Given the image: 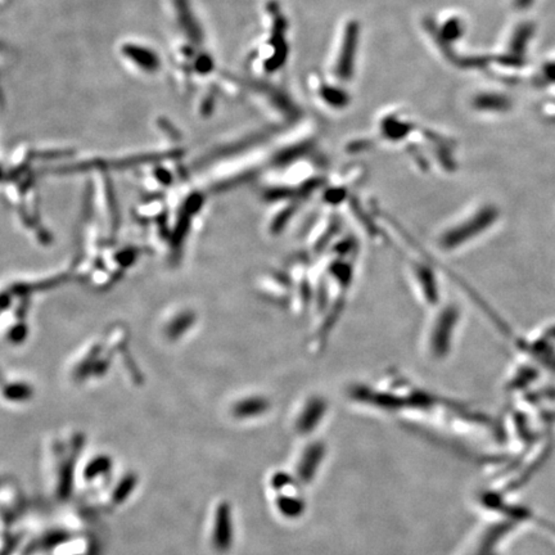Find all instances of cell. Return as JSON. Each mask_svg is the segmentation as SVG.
Returning a JSON list of instances; mask_svg holds the SVG:
<instances>
[{
    "instance_id": "6da1fadb",
    "label": "cell",
    "mask_w": 555,
    "mask_h": 555,
    "mask_svg": "<svg viewBox=\"0 0 555 555\" xmlns=\"http://www.w3.org/2000/svg\"><path fill=\"white\" fill-rule=\"evenodd\" d=\"M495 211L487 204H478V207L468 209L462 217L446 225L437 237L438 247L445 252H454L465 249L472 241L474 242L495 220Z\"/></svg>"
},
{
    "instance_id": "7a4b0ae2",
    "label": "cell",
    "mask_w": 555,
    "mask_h": 555,
    "mask_svg": "<svg viewBox=\"0 0 555 555\" xmlns=\"http://www.w3.org/2000/svg\"><path fill=\"white\" fill-rule=\"evenodd\" d=\"M459 326V310L454 305H446L433 318L428 332L425 334V351L435 360L444 358L450 353L451 343L454 342Z\"/></svg>"
},
{
    "instance_id": "3957f363",
    "label": "cell",
    "mask_w": 555,
    "mask_h": 555,
    "mask_svg": "<svg viewBox=\"0 0 555 555\" xmlns=\"http://www.w3.org/2000/svg\"><path fill=\"white\" fill-rule=\"evenodd\" d=\"M125 58L145 73H156L161 67V59L155 51L138 43H125L120 48Z\"/></svg>"
},
{
    "instance_id": "277c9868",
    "label": "cell",
    "mask_w": 555,
    "mask_h": 555,
    "mask_svg": "<svg viewBox=\"0 0 555 555\" xmlns=\"http://www.w3.org/2000/svg\"><path fill=\"white\" fill-rule=\"evenodd\" d=\"M212 544L219 551H228L233 544V519L229 503H222L215 512Z\"/></svg>"
},
{
    "instance_id": "5b68a950",
    "label": "cell",
    "mask_w": 555,
    "mask_h": 555,
    "mask_svg": "<svg viewBox=\"0 0 555 555\" xmlns=\"http://www.w3.org/2000/svg\"><path fill=\"white\" fill-rule=\"evenodd\" d=\"M175 12H177V24L185 33L188 43L192 46H201L203 41L202 28L197 22L196 16L193 14L188 0H174Z\"/></svg>"
},
{
    "instance_id": "8992f818",
    "label": "cell",
    "mask_w": 555,
    "mask_h": 555,
    "mask_svg": "<svg viewBox=\"0 0 555 555\" xmlns=\"http://www.w3.org/2000/svg\"><path fill=\"white\" fill-rule=\"evenodd\" d=\"M75 457H68L62 463L59 470L58 495L61 499H67L73 489V473H75Z\"/></svg>"
},
{
    "instance_id": "52a82bcc",
    "label": "cell",
    "mask_w": 555,
    "mask_h": 555,
    "mask_svg": "<svg viewBox=\"0 0 555 555\" xmlns=\"http://www.w3.org/2000/svg\"><path fill=\"white\" fill-rule=\"evenodd\" d=\"M268 404L261 399L244 400L233 408V414L238 418H249L259 415L266 409Z\"/></svg>"
},
{
    "instance_id": "ba28073f",
    "label": "cell",
    "mask_w": 555,
    "mask_h": 555,
    "mask_svg": "<svg viewBox=\"0 0 555 555\" xmlns=\"http://www.w3.org/2000/svg\"><path fill=\"white\" fill-rule=\"evenodd\" d=\"M111 468L112 462L110 457H105V455L97 457L86 465L85 470H84V477H85L86 481H92V479L98 478L99 476H103L105 473H108Z\"/></svg>"
},
{
    "instance_id": "9c48e42d",
    "label": "cell",
    "mask_w": 555,
    "mask_h": 555,
    "mask_svg": "<svg viewBox=\"0 0 555 555\" xmlns=\"http://www.w3.org/2000/svg\"><path fill=\"white\" fill-rule=\"evenodd\" d=\"M138 484L137 474L129 473L126 474L120 482H118L116 489L113 491L112 500L116 504L123 503L128 497H130L131 492L135 490Z\"/></svg>"
},
{
    "instance_id": "30bf717a",
    "label": "cell",
    "mask_w": 555,
    "mask_h": 555,
    "mask_svg": "<svg viewBox=\"0 0 555 555\" xmlns=\"http://www.w3.org/2000/svg\"><path fill=\"white\" fill-rule=\"evenodd\" d=\"M68 534H66L63 531H57V532H53L49 535L41 537L40 540L35 542L33 545L30 546L28 551L33 553V551H39V550H49V549L56 548L59 544L67 541L68 540Z\"/></svg>"
},
{
    "instance_id": "8fae6325",
    "label": "cell",
    "mask_w": 555,
    "mask_h": 555,
    "mask_svg": "<svg viewBox=\"0 0 555 555\" xmlns=\"http://www.w3.org/2000/svg\"><path fill=\"white\" fill-rule=\"evenodd\" d=\"M192 70L193 73L206 76L215 70V63L212 57L207 53H197L196 57L192 61Z\"/></svg>"
},
{
    "instance_id": "7c38bea8",
    "label": "cell",
    "mask_w": 555,
    "mask_h": 555,
    "mask_svg": "<svg viewBox=\"0 0 555 555\" xmlns=\"http://www.w3.org/2000/svg\"><path fill=\"white\" fill-rule=\"evenodd\" d=\"M6 396L11 400H25L30 396V390L25 385L8 387Z\"/></svg>"
}]
</instances>
